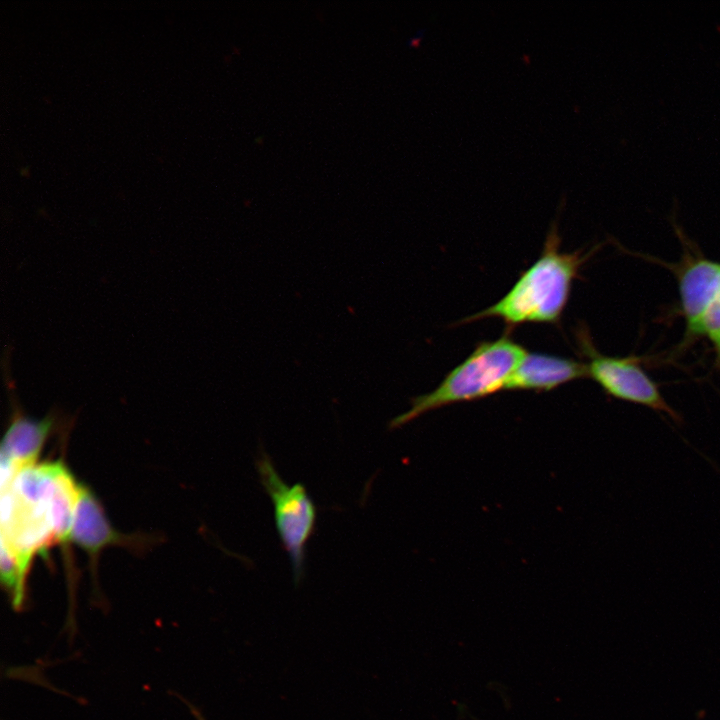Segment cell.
<instances>
[{
  "instance_id": "obj_1",
  "label": "cell",
  "mask_w": 720,
  "mask_h": 720,
  "mask_svg": "<svg viewBox=\"0 0 720 720\" xmlns=\"http://www.w3.org/2000/svg\"><path fill=\"white\" fill-rule=\"evenodd\" d=\"M558 224L550 225L539 257L524 271L510 290L496 303L459 324L501 319L512 328L525 323L556 324L568 303L572 285L591 252H563Z\"/></svg>"
},
{
  "instance_id": "obj_2",
  "label": "cell",
  "mask_w": 720,
  "mask_h": 720,
  "mask_svg": "<svg viewBox=\"0 0 720 720\" xmlns=\"http://www.w3.org/2000/svg\"><path fill=\"white\" fill-rule=\"evenodd\" d=\"M527 351L507 331L498 339L480 342L431 392L412 399L411 408L389 423L390 429L447 405L478 400L501 390Z\"/></svg>"
},
{
  "instance_id": "obj_3",
  "label": "cell",
  "mask_w": 720,
  "mask_h": 720,
  "mask_svg": "<svg viewBox=\"0 0 720 720\" xmlns=\"http://www.w3.org/2000/svg\"><path fill=\"white\" fill-rule=\"evenodd\" d=\"M256 469L273 503L276 530L289 555L294 582L298 584L304 575L306 545L315 529L316 506L303 484L290 486L283 481L263 451L256 460Z\"/></svg>"
},
{
  "instance_id": "obj_4",
  "label": "cell",
  "mask_w": 720,
  "mask_h": 720,
  "mask_svg": "<svg viewBox=\"0 0 720 720\" xmlns=\"http://www.w3.org/2000/svg\"><path fill=\"white\" fill-rule=\"evenodd\" d=\"M579 344L588 361L585 363L590 376L609 396L641 405L665 414L677 424L681 415L666 401L656 382L644 371L633 357H613L599 353L581 329L577 333Z\"/></svg>"
},
{
  "instance_id": "obj_5",
  "label": "cell",
  "mask_w": 720,
  "mask_h": 720,
  "mask_svg": "<svg viewBox=\"0 0 720 720\" xmlns=\"http://www.w3.org/2000/svg\"><path fill=\"white\" fill-rule=\"evenodd\" d=\"M5 353L3 372L8 390L12 394L13 414L1 443V489L10 485L23 470L36 465L40 452L57 422L56 413H50L40 420L22 413L11 388L8 366L10 352Z\"/></svg>"
},
{
  "instance_id": "obj_6",
  "label": "cell",
  "mask_w": 720,
  "mask_h": 720,
  "mask_svg": "<svg viewBox=\"0 0 720 720\" xmlns=\"http://www.w3.org/2000/svg\"><path fill=\"white\" fill-rule=\"evenodd\" d=\"M71 541L87 554L94 579L103 549L116 545L138 551L149 543L142 535H127L117 531L110 524L94 493L84 485L81 486L75 510Z\"/></svg>"
},
{
  "instance_id": "obj_7",
  "label": "cell",
  "mask_w": 720,
  "mask_h": 720,
  "mask_svg": "<svg viewBox=\"0 0 720 720\" xmlns=\"http://www.w3.org/2000/svg\"><path fill=\"white\" fill-rule=\"evenodd\" d=\"M588 376L585 363L546 353H527L511 375L506 390L544 392Z\"/></svg>"
},
{
  "instance_id": "obj_8",
  "label": "cell",
  "mask_w": 720,
  "mask_h": 720,
  "mask_svg": "<svg viewBox=\"0 0 720 720\" xmlns=\"http://www.w3.org/2000/svg\"><path fill=\"white\" fill-rule=\"evenodd\" d=\"M705 300L696 324L688 333L708 338L720 356V277Z\"/></svg>"
},
{
  "instance_id": "obj_9",
  "label": "cell",
  "mask_w": 720,
  "mask_h": 720,
  "mask_svg": "<svg viewBox=\"0 0 720 720\" xmlns=\"http://www.w3.org/2000/svg\"><path fill=\"white\" fill-rule=\"evenodd\" d=\"M191 711L195 714L196 718L198 720H205L199 711H197L194 707H191Z\"/></svg>"
}]
</instances>
